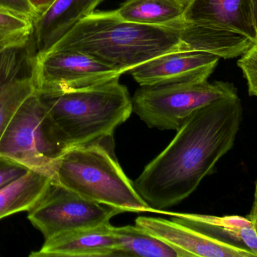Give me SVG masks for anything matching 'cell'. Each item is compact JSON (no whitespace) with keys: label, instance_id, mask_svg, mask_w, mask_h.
I'll return each mask as SVG.
<instances>
[{"label":"cell","instance_id":"obj_17","mask_svg":"<svg viewBox=\"0 0 257 257\" xmlns=\"http://www.w3.org/2000/svg\"><path fill=\"white\" fill-rule=\"evenodd\" d=\"M53 181L34 170L0 190V220L21 211H29L44 197Z\"/></svg>","mask_w":257,"mask_h":257},{"label":"cell","instance_id":"obj_3","mask_svg":"<svg viewBox=\"0 0 257 257\" xmlns=\"http://www.w3.org/2000/svg\"><path fill=\"white\" fill-rule=\"evenodd\" d=\"M69 148L114 135L133 113V99L119 78L63 92L36 91Z\"/></svg>","mask_w":257,"mask_h":257},{"label":"cell","instance_id":"obj_13","mask_svg":"<svg viewBox=\"0 0 257 257\" xmlns=\"http://www.w3.org/2000/svg\"><path fill=\"white\" fill-rule=\"evenodd\" d=\"M105 0H56L33 21V45L36 57L51 49L80 21Z\"/></svg>","mask_w":257,"mask_h":257},{"label":"cell","instance_id":"obj_25","mask_svg":"<svg viewBox=\"0 0 257 257\" xmlns=\"http://www.w3.org/2000/svg\"><path fill=\"white\" fill-rule=\"evenodd\" d=\"M252 5H253V15H254L255 21L257 26V0H252Z\"/></svg>","mask_w":257,"mask_h":257},{"label":"cell","instance_id":"obj_20","mask_svg":"<svg viewBox=\"0 0 257 257\" xmlns=\"http://www.w3.org/2000/svg\"><path fill=\"white\" fill-rule=\"evenodd\" d=\"M238 66L247 80L249 95L257 98V41L241 55Z\"/></svg>","mask_w":257,"mask_h":257},{"label":"cell","instance_id":"obj_1","mask_svg":"<svg viewBox=\"0 0 257 257\" xmlns=\"http://www.w3.org/2000/svg\"><path fill=\"white\" fill-rule=\"evenodd\" d=\"M242 120L237 96L221 98L195 112L169 146L144 169L135 189L155 212L187 199L234 146Z\"/></svg>","mask_w":257,"mask_h":257},{"label":"cell","instance_id":"obj_7","mask_svg":"<svg viewBox=\"0 0 257 257\" xmlns=\"http://www.w3.org/2000/svg\"><path fill=\"white\" fill-rule=\"evenodd\" d=\"M237 95L233 84L220 81L141 86L132 98L133 111L149 128L178 131L199 109Z\"/></svg>","mask_w":257,"mask_h":257},{"label":"cell","instance_id":"obj_26","mask_svg":"<svg viewBox=\"0 0 257 257\" xmlns=\"http://www.w3.org/2000/svg\"><path fill=\"white\" fill-rule=\"evenodd\" d=\"M22 36V35H21ZM17 36H4V35H1L0 34V43H2V42H5V41L9 40V39H12V38L17 37Z\"/></svg>","mask_w":257,"mask_h":257},{"label":"cell","instance_id":"obj_5","mask_svg":"<svg viewBox=\"0 0 257 257\" xmlns=\"http://www.w3.org/2000/svg\"><path fill=\"white\" fill-rule=\"evenodd\" d=\"M180 33L188 49L241 56L257 41L252 0H188Z\"/></svg>","mask_w":257,"mask_h":257},{"label":"cell","instance_id":"obj_18","mask_svg":"<svg viewBox=\"0 0 257 257\" xmlns=\"http://www.w3.org/2000/svg\"><path fill=\"white\" fill-rule=\"evenodd\" d=\"M117 241L114 256L178 257L176 250L138 226H112Z\"/></svg>","mask_w":257,"mask_h":257},{"label":"cell","instance_id":"obj_24","mask_svg":"<svg viewBox=\"0 0 257 257\" xmlns=\"http://www.w3.org/2000/svg\"><path fill=\"white\" fill-rule=\"evenodd\" d=\"M249 220L253 224V228L257 235V181L255 184L254 199H253V206L248 217Z\"/></svg>","mask_w":257,"mask_h":257},{"label":"cell","instance_id":"obj_9","mask_svg":"<svg viewBox=\"0 0 257 257\" xmlns=\"http://www.w3.org/2000/svg\"><path fill=\"white\" fill-rule=\"evenodd\" d=\"M121 75L99 60L75 50H49L36 57L37 92L79 90L120 78Z\"/></svg>","mask_w":257,"mask_h":257},{"label":"cell","instance_id":"obj_2","mask_svg":"<svg viewBox=\"0 0 257 257\" xmlns=\"http://www.w3.org/2000/svg\"><path fill=\"white\" fill-rule=\"evenodd\" d=\"M52 49L84 53L123 74L162 54L188 48L179 28L130 22L114 10L92 12Z\"/></svg>","mask_w":257,"mask_h":257},{"label":"cell","instance_id":"obj_6","mask_svg":"<svg viewBox=\"0 0 257 257\" xmlns=\"http://www.w3.org/2000/svg\"><path fill=\"white\" fill-rule=\"evenodd\" d=\"M69 149L36 92L15 112L0 138V155L54 181L60 157Z\"/></svg>","mask_w":257,"mask_h":257},{"label":"cell","instance_id":"obj_4","mask_svg":"<svg viewBox=\"0 0 257 257\" xmlns=\"http://www.w3.org/2000/svg\"><path fill=\"white\" fill-rule=\"evenodd\" d=\"M53 182L122 213L153 211L119 164L114 135L69 148L59 159Z\"/></svg>","mask_w":257,"mask_h":257},{"label":"cell","instance_id":"obj_12","mask_svg":"<svg viewBox=\"0 0 257 257\" xmlns=\"http://www.w3.org/2000/svg\"><path fill=\"white\" fill-rule=\"evenodd\" d=\"M136 225L173 247L178 257H256L247 249L225 242L172 220L139 217Z\"/></svg>","mask_w":257,"mask_h":257},{"label":"cell","instance_id":"obj_28","mask_svg":"<svg viewBox=\"0 0 257 257\" xmlns=\"http://www.w3.org/2000/svg\"></svg>","mask_w":257,"mask_h":257},{"label":"cell","instance_id":"obj_15","mask_svg":"<svg viewBox=\"0 0 257 257\" xmlns=\"http://www.w3.org/2000/svg\"><path fill=\"white\" fill-rule=\"evenodd\" d=\"M163 213L172 215L174 221L225 242L247 249L257 257V235L248 217Z\"/></svg>","mask_w":257,"mask_h":257},{"label":"cell","instance_id":"obj_16","mask_svg":"<svg viewBox=\"0 0 257 257\" xmlns=\"http://www.w3.org/2000/svg\"><path fill=\"white\" fill-rule=\"evenodd\" d=\"M188 0H126L116 10L124 21L181 29Z\"/></svg>","mask_w":257,"mask_h":257},{"label":"cell","instance_id":"obj_27","mask_svg":"<svg viewBox=\"0 0 257 257\" xmlns=\"http://www.w3.org/2000/svg\"><path fill=\"white\" fill-rule=\"evenodd\" d=\"M5 42H6V41H5ZM2 43H3V42H2ZM2 43H0V44H2Z\"/></svg>","mask_w":257,"mask_h":257},{"label":"cell","instance_id":"obj_21","mask_svg":"<svg viewBox=\"0 0 257 257\" xmlns=\"http://www.w3.org/2000/svg\"><path fill=\"white\" fill-rule=\"evenodd\" d=\"M30 170L24 164L0 155V190L18 181Z\"/></svg>","mask_w":257,"mask_h":257},{"label":"cell","instance_id":"obj_8","mask_svg":"<svg viewBox=\"0 0 257 257\" xmlns=\"http://www.w3.org/2000/svg\"><path fill=\"white\" fill-rule=\"evenodd\" d=\"M121 213L53 182L40 202L28 211V219L48 239L68 231L109 223L113 217Z\"/></svg>","mask_w":257,"mask_h":257},{"label":"cell","instance_id":"obj_11","mask_svg":"<svg viewBox=\"0 0 257 257\" xmlns=\"http://www.w3.org/2000/svg\"><path fill=\"white\" fill-rule=\"evenodd\" d=\"M220 57L211 53L180 49L154 57L130 70L140 86L208 81Z\"/></svg>","mask_w":257,"mask_h":257},{"label":"cell","instance_id":"obj_14","mask_svg":"<svg viewBox=\"0 0 257 257\" xmlns=\"http://www.w3.org/2000/svg\"><path fill=\"white\" fill-rule=\"evenodd\" d=\"M117 241L109 223L96 227L75 229L45 239L33 257L114 256Z\"/></svg>","mask_w":257,"mask_h":257},{"label":"cell","instance_id":"obj_10","mask_svg":"<svg viewBox=\"0 0 257 257\" xmlns=\"http://www.w3.org/2000/svg\"><path fill=\"white\" fill-rule=\"evenodd\" d=\"M32 33L0 44V138L15 112L37 89Z\"/></svg>","mask_w":257,"mask_h":257},{"label":"cell","instance_id":"obj_22","mask_svg":"<svg viewBox=\"0 0 257 257\" xmlns=\"http://www.w3.org/2000/svg\"><path fill=\"white\" fill-rule=\"evenodd\" d=\"M0 9L15 12L33 21L38 17L29 0H0Z\"/></svg>","mask_w":257,"mask_h":257},{"label":"cell","instance_id":"obj_23","mask_svg":"<svg viewBox=\"0 0 257 257\" xmlns=\"http://www.w3.org/2000/svg\"><path fill=\"white\" fill-rule=\"evenodd\" d=\"M56 0H29L31 6H33L38 16L45 12Z\"/></svg>","mask_w":257,"mask_h":257},{"label":"cell","instance_id":"obj_19","mask_svg":"<svg viewBox=\"0 0 257 257\" xmlns=\"http://www.w3.org/2000/svg\"><path fill=\"white\" fill-rule=\"evenodd\" d=\"M33 21L23 15L0 9V34L17 36L33 31Z\"/></svg>","mask_w":257,"mask_h":257}]
</instances>
